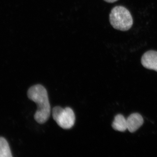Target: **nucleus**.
<instances>
[{"label": "nucleus", "mask_w": 157, "mask_h": 157, "mask_svg": "<svg viewBox=\"0 0 157 157\" xmlns=\"http://www.w3.org/2000/svg\"><path fill=\"white\" fill-rule=\"evenodd\" d=\"M28 97L37 104V109L34 115L35 120L39 124L45 123L48 121L51 113L47 90L43 86L36 85L29 89Z\"/></svg>", "instance_id": "nucleus-1"}, {"label": "nucleus", "mask_w": 157, "mask_h": 157, "mask_svg": "<svg viewBox=\"0 0 157 157\" xmlns=\"http://www.w3.org/2000/svg\"><path fill=\"white\" fill-rule=\"evenodd\" d=\"M109 21L113 28L121 31L129 30L133 24V17L130 11L122 6H116L111 10Z\"/></svg>", "instance_id": "nucleus-2"}, {"label": "nucleus", "mask_w": 157, "mask_h": 157, "mask_svg": "<svg viewBox=\"0 0 157 157\" xmlns=\"http://www.w3.org/2000/svg\"><path fill=\"white\" fill-rule=\"evenodd\" d=\"M52 114L54 120L62 128H71L75 124V113L70 107H54L52 109Z\"/></svg>", "instance_id": "nucleus-3"}, {"label": "nucleus", "mask_w": 157, "mask_h": 157, "mask_svg": "<svg viewBox=\"0 0 157 157\" xmlns=\"http://www.w3.org/2000/svg\"><path fill=\"white\" fill-rule=\"evenodd\" d=\"M141 63L144 68L157 72V51L149 50L144 54Z\"/></svg>", "instance_id": "nucleus-4"}, {"label": "nucleus", "mask_w": 157, "mask_h": 157, "mask_svg": "<svg viewBox=\"0 0 157 157\" xmlns=\"http://www.w3.org/2000/svg\"><path fill=\"white\" fill-rule=\"evenodd\" d=\"M127 129L131 133L137 131L144 124L142 117L138 113H132L127 119Z\"/></svg>", "instance_id": "nucleus-5"}, {"label": "nucleus", "mask_w": 157, "mask_h": 157, "mask_svg": "<svg viewBox=\"0 0 157 157\" xmlns=\"http://www.w3.org/2000/svg\"><path fill=\"white\" fill-rule=\"evenodd\" d=\"M113 128L115 131L124 132L127 130V119L122 114H118L114 118L112 124Z\"/></svg>", "instance_id": "nucleus-6"}, {"label": "nucleus", "mask_w": 157, "mask_h": 157, "mask_svg": "<svg viewBox=\"0 0 157 157\" xmlns=\"http://www.w3.org/2000/svg\"><path fill=\"white\" fill-rule=\"evenodd\" d=\"M12 156L9 143L5 138L0 137V157Z\"/></svg>", "instance_id": "nucleus-7"}, {"label": "nucleus", "mask_w": 157, "mask_h": 157, "mask_svg": "<svg viewBox=\"0 0 157 157\" xmlns=\"http://www.w3.org/2000/svg\"><path fill=\"white\" fill-rule=\"evenodd\" d=\"M105 2L109 3H113L117 1L118 0H104Z\"/></svg>", "instance_id": "nucleus-8"}]
</instances>
